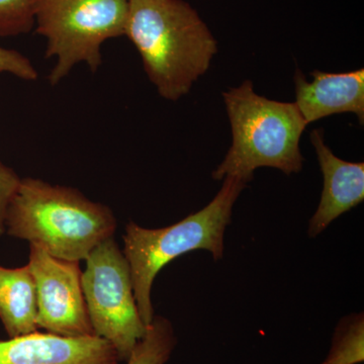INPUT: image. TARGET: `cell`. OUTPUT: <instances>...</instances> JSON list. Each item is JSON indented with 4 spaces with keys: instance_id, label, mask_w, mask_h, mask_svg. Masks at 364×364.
Wrapping results in <instances>:
<instances>
[{
    "instance_id": "7a4b0ae2",
    "label": "cell",
    "mask_w": 364,
    "mask_h": 364,
    "mask_svg": "<svg viewBox=\"0 0 364 364\" xmlns=\"http://www.w3.org/2000/svg\"><path fill=\"white\" fill-rule=\"evenodd\" d=\"M112 208L93 202L78 189L42 179L21 178L6 215V233L39 246L59 259L85 260L105 239L114 236Z\"/></svg>"
},
{
    "instance_id": "8fae6325",
    "label": "cell",
    "mask_w": 364,
    "mask_h": 364,
    "mask_svg": "<svg viewBox=\"0 0 364 364\" xmlns=\"http://www.w3.org/2000/svg\"><path fill=\"white\" fill-rule=\"evenodd\" d=\"M0 321L9 338L39 331L37 291L28 264L16 268L0 265Z\"/></svg>"
},
{
    "instance_id": "ba28073f",
    "label": "cell",
    "mask_w": 364,
    "mask_h": 364,
    "mask_svg": "<svg viewBox=\"0 0 364 364\" xmlns=\"http://www.w3.org/2000/svg\"><path fill=\"white\" fill-rule=\"evenodd\" d=\"M119 353L97 336L33 332L0 341V364H119Z\"/></svg>"
},
{
    "instance_id": "52a82bcc",
    "label": "cell",
    "mask_w": 364,
    "mask_h": 364,
    "mask_svg": "<svg viewBox=\"0 0 364 364\" xmlns=\"http://www.w3.org/2000/svg\"><path fill=\"white\" fill-rule=\"evenodd\" d=\"M39 329L63 337L95 336L86 308L79 261L59 259L30 244Z\"/></svg>"
},
{
    "instance_id": "5bb4252c",
    "label": "cell",
    "mask_w": 364,
    "mask_h": 364,
    "mask_svg": "<svg viewBox=\"0 0 364 364\" xmlns=\"http://www.w3.org/2000/svg\"><path fill=\"white\" fill-rule=\"evenodd\" d=\"M36 0H0V37L30 33L35 26Z\"/></svg>"
},
{
    "instance_id": "30bf717a",
    "label": "cell",
    "mask_w": 364,
    "mask_h": 364,
    "mask_svg": "<svg viewBox=\"0 0 364 364\" xmlns=\"http://www.w3.org/2000/svg\"><path fill=\"white\" fill-rule=\"evenodd\" d=\"M312 82L303 72L294 73L296 104L306 124L332 114L352 112L364 123V70L327 73L315 70Z\"/></svg>"
},
{
    "instance_id": "7c38bea8",
    "label": "cell",
    "mask_w": 364,
    "mask_h": 364,
    "mask_svg": "<svg viewBox=\"0 0 364 364\" xmlns=\"http://www.w3.org/2000/svg\"><path fill=\"white\" fill-rule=\"evenodd\" d=\"M176 344L172 323L162 316H154L126 364H165L171 358Z\"/></svg>"
},
{
    "instance_id": "5b68a950",
    "label": "cell",
    "mask_w": 364,
    "mask_h": 364,
    "mask_svg": "<svg viewBox=\"0 0 364 364\" xmlns=\"http://www.w3.org/2000/svg\"><path fill=\"white\" fill-rule=\"evenodd\" d=\"M128 16L129 0H36V32L47 40L46 58L56 59L50 85L81 62L97 72L102 44L126 35Z\"/></svg>"
},
{
    "instance_id": "3957f363",
    "label": "cell",
    "mask_w": 364,
    "mask_h": 364,
    "mask_svg": "<svg viewBox=\"0 0 364 364\" xmlns=\"http://www.w3.org/2000/svg\"><path fill=\"white\" fill-rule=\"evenodd\" d=\"M223 98L231 124L232 145L213 178L233 176L248 183L260 167H272L287 176L303 169L299 140L308 124L294 102L261 97L250 80L224 91Z\"/></svg>"
},
{
    "instance_id": "6da1fadb",
    "label": "cell",
    "mask_w": 364,
    "mask_h": 364,
    "mask_svg": "<svg viewBox=\"0 0 364 364\" xmlns=\"http://www.w3.org/2000/svg\"><path fill=\"white\" fill-rule=\"evenodd\" d=\"M124 36L159 95L172 102L188 95L218 53L214 36L183 0H129Z\"/></svg>"
},
{
    "instance_id": "9c48e42d",
    "label": "cell",
    "mask_w": 364,
    "mask_h": 364,
    "mask_svg": "<svg viewBox=\"0 0 364 364\" xmlns=\"http://www.w3.org/2000/svg\"><path fill=\"white\" fill-rule=\"evenodd\" d=\"M311 142L324 176L320 203L309 225V236L315 238L334 220L363 202L364 163L345 161L335 156L326 145L322 129L311 133Z\"/></svg>"
},
{
    "instance_id": "8992f818",
    "label": "cell",
    "mask_w": 364,
    "mask_h": 364,
    "mask_svg": "<svg viewBox=\"0 0 364 364\" xmlns=\"http://www.w3.org/2000/svg\"><path fill=\"white\" fill-rule=\"evenodd\" d=\"M85 261L81 284L95 335L109 341L126 363L147 330L136 306L128 261L114 236L98 244Z\"/></svg>"
},
{
    "instance_id": "9a60e30c",
    "label": "cell",
    "mask_w": 364,
    "mask_h": 364,
    "mask_svg": "<svg viewBox=\"0 0 364 364\" xmlns=\"http://www.w3.org/2000/svg\"><path fill=\"white\" fill-rule=\"evenodd\" d=\"M13 74L26 81L38 79L37 69L31 60L16 50L6 49L0 46V74Z\"/></svg>"
},
{
    "instance_id": "277c9868",
    "label": "cell",
    "mask_w": 364,
    "mask_h": 364,
    "mask_svg": "<svg viewBox=\"0 0 364 364\" xmlns=\"http://www.w3.org/2000/svg\"><path fill=\"white\" fill-rule=\"evenodd\" d=\"M219 193L207 207L181 222L160 229H147L129 222L123 236V253L130 268L136 306L144 324L154 318L151 301L153 282L165 265L183 254L203 249L215 261L224 256V237L233 207L247 182L225 177Z\"/></svg>"
},
{
    "instance_id": "2e32d148",
    "label": "cell",
    "mask_w": 364,
    "mask_h": 364,
    "mask_svg": "<svg viewBox=\"0 0 364 364\" xmlns=\"http://www.w3.org/2000/svg\"><path fill=\"white\" fill-rule=\"evenodd\" d=\"M21 177L0 161V238L6 234V215L9 202L18 188Z\"/></svg>"
},
{
    "instance_id": "4fadbf2b",
    "label": "cell",
    "mask_w": 364,
    "mask_h": 364,
    "mask_svg": "<svg viewBox=\"0 0 364 364\" xmlns=\"http://www.w3.org/2000/svg\"><path fill=\"white\" fill-rule=\"evenodd\" d=\"M363 360V314H354L342 318L337 325L331 349L321 364H359Z\"/></svg>"
}]
</instances>
